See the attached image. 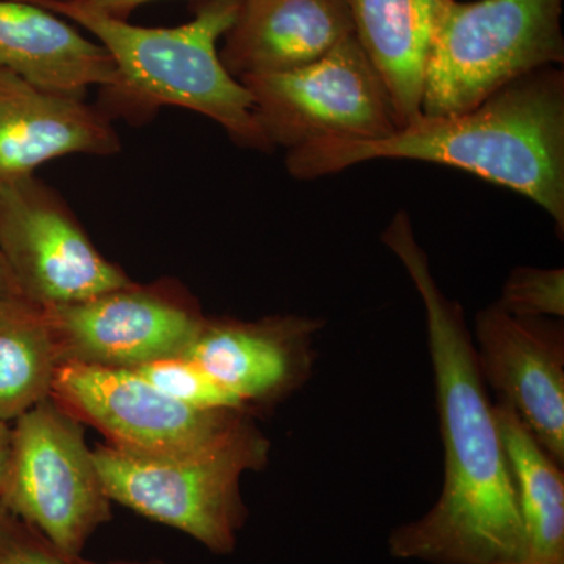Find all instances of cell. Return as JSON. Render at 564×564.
I'll use <instances>...</instances> for the list:
<instances>
[{"label":"cell","mask_w":564,"mask_h":564,"mask_svg":"<svg viewBox=\"0 0 564 564\" xmlns=\"http://www.w3.org/2000/svg\"><path fill=\"white\" fill-rule=\"evenodd\" d=\"M383 242L425 307L444 444L440 499L417 521L393 530L389 552L430 564H518L524 552L518 488L462 304L434 280L406 212L393 217Z\"/></svg>","instance_id":"obj_1"},{"label":"cell","mask_w":564,"mask_h":564,"mask_svg":"<svg viewBox=\"0 0 564 564\" xmlns=\"http://www.w3.org/2000/svg\"><path fill=\"white\" fill-rule=\"evenodd\" d=\"M377 159L454 166L543 207L564 232V74L538 69L462 113L421 115L384 139L326 140L288 151L296 180L328 176Z\"/></svg>","instance_id":"obj_2"},{"label":"cell","mask_w":564,"mask_h":564,"mask_svg":"<svg viewBox=\"0 0 564 564\" xmlns=\"http://www.w3.org/2000/svg\"><path fill=\"white\" fill-rule=\"evenodd\" d=\"M24 2L80 25L109 52L117 80L101 88L96 107L110 121L143 124L161 107H182L220 124L245 150L273 151L256 120L250 91L218 54L239 0H198L193 20L176 28H140L63 0Z\"/></svg>","instance_id":"obj_3"},{"label":"cell","mask_w":564,"mask_h":564,"mask_svg":"<svg viewBox=\"0 0 564 564\" xmlns=\"http://www.w3.org/2000/svg\"><path fill=\"white\" fill-rule=\"evenodd\" d=\"M93 456L111 502L229 555L248 518L240 478L269 464L270 441L250 417L198 451L152 455L102 444Z\"/></svg>","instance_id":"obj_4"},{"label":"cell","mask_w":564,"mask_h":564,"mask_svg":"<svg viewBox=\"0 0 564 564\" xmlns=\"http://www.w3.org/2000/svg\"><path fill=\"white\" fill-rule=\"evenodd\" d=\"M563 0H444L426 63L422 115L462 113L534 70L562 65Z\"/></svg>","instance_id":"obj_5"},{"label":"cell","mask_w":564,"mask_h":564,"mask_svg":"<svg viewBox=\"0 0 564 564\" xmlns=\"http://www.w3.org/2000/svg\"><path fill=\"white\" fill-rule=\"evenodd\" d=\"M0 502L69 554L111 519L85 425L52 397L11 423Z\"/></svg>","instance_id":"obj_6"},{"label":"cell","mask_w":564,"mask_h":564,"mask_svg":"<svg viewBox=\"0 0 564 564\" xmlns=\"http://www.w3.org/2000/svg\"><path fill=\"white\" fill-rule=\"evenodd\" d=\"M240 82L273 150L380 140L399 129L391 95L356 33L311 65Z\"/></svg>","instance_id":"obj_7"},{"label":"cell","mask_w":564,"mask_h":564,"mask_svg":"<svg viewBox=\"0 0 564 564\" xmlns=\"http://www.w3.org/2000/svg\"><path fill=\"white\" fill-rule=\"evenodd\" d=\"M0 254L25 302H84L133 282L104 258L54 188L31 176L0 181Z\"/></svg>","instance_id":"obj_8"},{"label":"cell","mask_w":564,"mask_h":564,"mask_svg":"<svg viewBox=\"0 0 564 564\" xmlns=\"http://www.w3.org/2000/svg\"><path fill=\"white\" fill-rule=\"evenodd\" d=\"M58 367L137 369L181 356L202 328L198 300L181 282L131 284L84 302L44 307Z\"/></svg>","instance_id":"obj_9"},{"label":"cell","mask_w":564,"mask_h":564,"mask_svg":"<svg viewBox=\"0 0 564 564\" xmlns=\"http://www.w3.org/2000/svg\"><path fill=\"white\" fill-rule=\"evenodd\" d=\"M52 399L107 437V444L140 454L198 451L221 441L252 415L199 410L170 399L132 369L63 364Z\"/></svg>","instance_id":"obj_10"},{"label":"cell","mask_w":564,"mask_h":564,"mask_svg":"<svg viewBox=\"0 0 564 564\" xmlns=\"http://www.w3.org/2000/svg\"><path fill=\"white\" fill-rule=\"evenodd\" d=\"M322 328L318 318L292 314L256 322L206 317L181 356L195 362L254 417L310 380L314 337Z\"/></svg>","instance_id":"obj_11"},{"label":"cell","mask_w":564,"mask_h":564,"mask_svg":"<svg viewBox=\"0 0 564 564\" xmlns=\"http://www.w3.org/2000/svg\"><path fill=\"white\" fill-rule=\"evenodd\" d=\"M486 386L513 408L534 440L564 464V328L558 318L516 317L496 303L475 317Z\"/></svg>","instance_id":"obj_12"},{"label":"cell","mask_w":564,"mask_h":564,"mask_svg":"<svg viewBox=\"0 0 564 564\" xmlns=\"http://www.w3.org/2000/svg\"><path fill=\"white\" fill-rule=\"evenodd\" d=\"M120 150V137L98 107L0 68V181L31 176L63 155Z\"/></svg>","instance_id":"obj_13"},{"label":"cell","mask_w":564,"mask_h":564,"mask_svg":"<svg viewBox=\"0 0 564 564\" xmlns=\"http://www.w3.org/2000/svg\"><path fill=\"white\" fill-rule=\"evenodd\" d=\"M352 33L351 0H239L218 54L240 80L311 65Z\"/></svg>","instance_id":"obj_14"},{"label":"cell","mask_w":564,"mask_h":564,"mask_svg":"<svg viewBox=\"0 0 564 564\" xmlns=\"http://www.w3.org/2000/svg\"><path fill=\"white\" fill-rule=\"evenodd\" d=\"M0 68L43 90L77 98L117 80L115 63L98 41L24 0H0Z\"/></svg>","instance_id":"obj_15"},{"label":"cell","mask_w":564,"mask_h":564,"mask_svg":"<svg viewBox=\"0 0 564 564\" xmlns=\"http://www.w3.org/2000/svg\"><path fill=\"white\" fill-rule=\"evenodd\" d=\"M444 0H351L355 33L380 73L399 128L422 115L426 63Z\"/></svg>","instance_id":"obj_16"},{"label":"cell","mask_w":564,"mask_h":564,"mask_svg":"<svg viewBox=\"0 0 564 564\" xmlns=\"http://www.w3.org/2000/svg\"><path fill=\"white\" fill-rule=\"evenodd\" d=\"M497 422L521 507L524 552L518 564H564V474L507 403Z\"/></svg>","instance_id":"obj_17"},{"label":"cell","mask_w":564,"mask_h":564,"mask_svg":"<svg viewBox=\"0 0 564 564\" xmlns=\"http://www.w3.org/2000/svg\"><path fill=\"white\" fill-rule=\"evenodd\" d=\"M58 361L43 310L0 299V419L13 423L51 397Z\"/></svg>","instance_id":"obj_18"},{"label":"cell","mask_w":564,"mask_h":564,"mask_svg":"<svg viewBox=\"0 0 564 564\" xmlns=\"http://www.w3.org/2000/svg\"><path fill=\"white\" fill-rule=\"evenodd\" d=\"M137 373L141 375L148 383L169 395L170 399L199 408V410H225L245 413L234 397L199 369L191 359L184 356L159 359L137 367ZM250 415V414H248Z\"/></svg>","instance_id":"obj_19"},{"label":"cell","mask_w":564,"mask_h":564,"mask_svg":"<svg viewBox=\"0 0 564 564\" xmlns=\"http://www.w3.org/2000/svg\"><path fill=\"white\" fill-rule=\"evenodd\" d=\"M516 317H564V270L518 267L505 281L496 303Z\"/></svg>","instance_id":"obj_20"},{"label":"cell","mask_w":564,"mask_h":564,"mask_svg":"<svg viewBox=\"0 0 564 564\" xmlns=\"http://www.w3.org/2000/svg\"><path fill=\"white\" fill-rule=\"evenodd\" d=\"M0 564H165L161 560L93 562L69 554L0 502Z\"/></svg>","instance_id":"obj_21"},{"label":"cell","mask_w":564,"mask_h":564,"mask_svg":"<svg viewBox=\"0 0 564 564\" xmlns=\"http://www.w3.org/2000/svg\"><path fill=\"white\" fill-rule=\"evenodd\" d=\"M63 2L77 3V6L87 7V9L99 11V13L109 14L111 18L128 21L133 11L151 0H63Z\"/></svg>","instance_id":"obj_22"},{"label":"cell","mask_w":564,"mask_h":564,"mask_svg":"<svg viewBox=\"0 0 564 564\" xmlns=\"http://www.w3.org/2000/svg\"><path fill=\"white\" fill-rule=\"evenodd\" d=\"M11 448V423L0 419V489L6 480Z\"/></svg>","instance_id":"obj_23"},{"label":"cell","mask_w":564,"mask_h":564,"mask_svg":"<svg viewBox=\"0 0 564 564\" xmlns=\"http://www.w3.org/2000/svg\"><path fill=\"white\" fill-rule=\"evenodd\" d=\"M9 296L21 295L20 291H18L17 284H14L13 276H11L9 267H7L2 254H0V299H9Z\"/></svg>","instance_id":"obj_24"}]
</instances>
